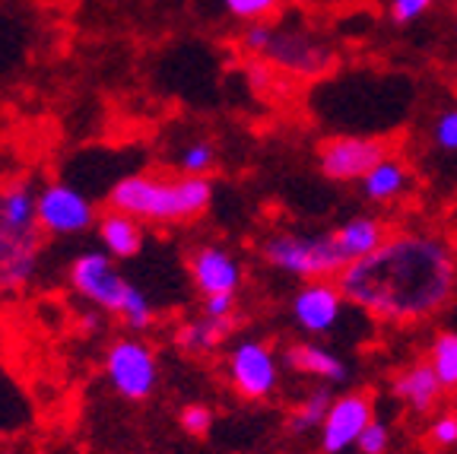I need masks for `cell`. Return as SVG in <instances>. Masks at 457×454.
Listing matches in <instances>:
<instances>
[{
	"instance_id": "27",
	"label": "cell",
	"mask_w": 457,
	"mask_h": 454,
	"mask_svg": "<svg viewBox=\"0 0 457 454\" xmlns=\"http://www.w3.org/2000/svg\"><path fill=\"white\" fill-rule=\"evenodd\" d=\"M179 426L185 429L187 435L200 439V435H207L213 429V410L207 404H187L185 410L179 413Z\"/></svg>"
},
{
	"instance_id": "7",
	"label": "cell",
	"mask_w": 457,
	"mask_h": 454,
	"mask_svg": "<svg viewBox=\"0 0 457 454\" xmlns=\"http://www.w3.org/2000/svg\"><path fill=\"white\" fill-rule=\"evenodd\" d=\"M226 378L238 398L270 400L279 388V359L270 343L245 337L226 356Z\"/></svg>"
},
{
	"instance_id": "4",
	"label": "cell",
	"mask_w": 457,
	"mask_h": 454,
	"mask_svg": "<svg viewBox=\"0 0 457 454\" xmlns=\"http://www.w3.org/2000/svg\"><path fill=\"white\" fill-rule=\"evenodd\" d=\"M67 280L77 296H83L99 312L121 318L130 331H146L156 321V308L146 298V292L130 283L105 251H79L71 261Z\"/></svg>"
},
{
	"instance_id": "12",
	"label": "cell",
	"mask_w": 457,
	"mask_h": 454,
	"mask_svg": "<svg viewBox=\"0 0 457 454\" xmlns=\"http://www.w3.org/2000/svg\"><path fill=\"white\" fill-rule=\"evenodd\" d=\"M289 312H293V321L299 331L321 337L340 324L343 312H346V298H343L337 280H308L293 296Z\"/></svg>"
},
{
	"instance_id": "17",
	"label": "cell",
	"mask_w": 457,
	"mask_h": 454,
	"mask_svg": "<svg viewBox=\"0 0 457 454\" xmlns=\"http://www.w3.org/2000/svg\"><path fill=\"white\" fill-rule=\"evenodd\" d=\"M387 235H391L387 223L381 220V216H371V214H356L334 229V241H337V248H340V255L346 264L371 255V251L378 248Z\"/></svg>"
},
{
	"instance_id": "2",
	"label": "cell",
	"mask_w": 457,
	"mask_h": 454,
	"mask_svg": "<svg viewBox=\"0 0 457 454\" xmlns=\"http://www.w3.org/2000/svg\"><path fill=\"white\" fill-rule=\"evenodd\" d=\"M210 204H213V181L191 175L169 178L159 172H134L108 191V206L134 216L143 226L191 223L207 214Z\"/></svg>"
},
{
	"instance_id": "16",
	"label": "cell",
	"mask_w": 457,
	"mask_h": 454,
	"mask_svg": "<svg viewBox=\"0 0 457 454\" xmlns=\"http://www.w3.org/2000/svg\"><path fill=\"white\" fill-rule=\"evenodd\" d=\"M96 232H99L102 251L112 255L114 261H130V257H137L143 251V241H146L143 223L128 214H118L112 206L96 220Z\"/></svg>"
},
{
	"instance_id": "21",
	"label": "cell",
	"mask_w": 457,
	"mask_h": 454,
	"mask_svg": "<svg viewBox=\"0 0 457 454\" xmlns=\"http://www.w3.org/2000/svg\"><path fill=\"white\" fill-rule=\"evenodd\" d=\"M330 404H334V391H330V384H318V388H312L305 398L293 407V413H289V419H286V429H289L293 435L318 433L324 416H328Z\"/></svg>"
},
{
	"instance_id": "13",
	"label": "cell",
	"mask_w": 457,
	"mask_h": 454,
	"mask_svg": "<svg viewBox=\"0 0 457 454\" xmlns=\"http://www.w3.org/2000/svg\"><path fill=\"white\" fill-rule=\"evenodd\" d=\"M187 273H191V283L200 296H238L245 280V270L238 264V257L232 255L222 245H197L187 255Z\"/></svg>"
},
{
	"instance_id": "10",
	"label": "cell",
	"mask_w": 457,
	"mask_h": 454,
	"mask_svg": "<svg viewBox=\"0 0 457 454\" xmlns=\"http://www.w3.org/2000/svg\"><path fill=\"white\" fill-rule=\"evenodd\" d=\"M45 235L38 226H0V292H20L38 277Z\"/></svg>"
},
{
	"instance_id": "20",
	"label": "cell",
	"mask_w": 457,
	"mask_h": 454,
	"mask_svg": "<svg viewBox=\"0 0 457 454\" xmlns=\"http://www.w3.org/2000/svg\"><path fill=\"white\" fill-rule=\"evenodd\" d=\"M36 188L16 178L0 188V226L32 229L36 226Z\"/></svg>"
},
{
	"instance_id": "1",
	"label": "cell",
	"mask_w": 457,
	"mask_h": 454,
	"mask_svg": "<svg viewBox=\"0 0 457 454\" xmlns=\"http://www.w3.org/2000/svg\"><path fill=\"white\" fill-rule=\"evenodd\" d=\"M346 306L385 324H420L457 296V255L448 239L420 229L391 232L371 255L337 273Z\"/></svg>"
},
{
	"instance_id": "18",
	"label": "cell",
	"mask_w": 457,
	"mask_h": 454,
	"mask_svg": "<svg viewBox=\"0 0 457 454\" xmlns=\"http://www.w3.org/2000/svg\"><path fill=\"white\" fill-rule=\"evenodd\" d=\"M359 188H362L365 200L387 206L403 198V194H410V188H413V169H410L403 159L387 153V156L359 181Z\"/></svg>"
},
{
	"instance_id": "31",
	"label": "cell",
	"mask_w": 457,
	"mask_h": 454,
	"mask_svg": "<svg viewBox=\"0 0 457 454\" xmlns=\"http://www.w3.org/2000/svg\"><path fill=\"white\" fill-rule=\"evenodd\" d=\"M102 327V312L99 308H93V312H83L77 318V331H83V334H96Z\"/></svg>"
},
{
	"instance_id": "6",
	"label": "cell",
	"mask_w": 457,
	"mask_h": 454,
	"mask_svg": "<svg viewBox=\"0 0 457 454\" xmlns=\"http://www.w3.org/2000/svg\"><path fill=\"white\" fill-rule=\"evenodd\" d=\"M105 378L124 400H150L159 388V356L143 337H118L105 349Z\"/></svg>"
},
{
	"instance_id": "14",
	"label": "cell",
	"mask_w": 457,
	"mask_h": 454,
	"mask_svg": "<svg viewBox=\"0 0 457 454\" xmlns=\"http://www.w3.org/2000/svg\"><path fill=\"white\" fill-rule=\"evenodd\" d=\"M283 366L295 375H308V378H318L324 384H343L350 382V366L343 362V356H337L334 349L321 347V343H312V340H299V343H289L283 353Z\"/></svg>"
},
{
	"instance_id": "28",
	"label": "cell",
	"mask_w": 457,
	"mask_h": 454,
	"mask_svg": "<svg viewBox=\"0 0 457 454\" xmlns=\"http://www.w3.org/2000/svg\"><path fill=\"white\" fill-rule=\"evenodd\" d=\"M428 441L442 451L448 448H457V413H442V416L432 419V426H428Z\"/></svg>"
},
{
	"instance_id": "30",
	"label": "cell",
	"mask_w": 457,
	"mask_h": 454,
	"mask_svg": "<svg viewBox=\"0 0 457 454\" xmlns=\"http://www.w3.org/2000/svg\"><path fill=\"white\" fill-rule=\"evenodd\" d=\"M200 315H210V318H236V296H204V308Z\"/></svg>"
},
{
	"instance_id": "25",
	"label": "cell",
	"mask_w": 457,
	"mask_h": 454,
	"mask_svg": "<svg viewBox=\"0 0 457 454\" xmlns=\"http://www.w3.org/2000/svg\"><path fill=\"white\" fill-rule=\"evenodd\" d=\"M391 448V426H387L385 419H371L365 433L359 435L356 441V451L359 454H387Z\"/></svg>"
},
{
	"instance_id": "11",
	"label": "cell",
	"mask_w": 457,
	"mask_h": 454,
	"mask_svg": "<svg viewBox=\"0 0 457 454\" xmlns=\"http://www.w3.org/2000/svg\"><path fill=\"white\" fill-rule=\"evenodd\" d=\"M375 419V400L365 391H346L334 398L328 416L321 423V454H346L356 448L359 435Z\"/></svg>"
},
{
	"instance_id": "15",
	"label": "cell",
	"mask_w": 457,
	"mask_h": 454,
	"mask_svg": "<svg viewBox=\"0 0 457 454\" xmlns=\"http://www.w3.org/2000/svg\"><path fill=\"white\" fill-rule=\"evenodd\" d=\"M391 394L403 407H410L413 413H428L432 407H438L445 388L436 378V372H432V366L422 359V362L403 366V369L391 378Z\"/></svg>"
},
{
	"instance_id": "23",
	"label": "cell",
	"mask_w": 457,
	"mask_h": 454,
	"mask_svg": "<svg viewBox=\"0 0 457 454\" xmlns=\"http://www.w3.org/2000/svg\"><path fill=\"white\" fill-rule=\"evenodd\" d=\"M216 165V147L210 140H191L175 153V169L179 175L207 178Z\"/></svg>"
},
{
	"instance_id": "24",
	"label": "cell",
	"mask_w": 457,
	"mask_h": 454,
	"mask_svg": "<svg viewBox=\"0 0 457 454\" xmlns=\"http://www.w3.org/2000/svg\"><path fill=\"white\" fill-rule=\"evenodd\" d=\"M222 7L228 16H236L242 22H261L277 13L283 7V0H222Z\"/></svg>"
},
{
	"instance_id": "5",
	"label": "cell",
	"mask_w": 457,
	"mask_h": 454,
	"mask_svg": "<svg viewBox=\"0 0 457 454\" xmlns=\"http://www.w3.org/2000/svg\"><path fill=\"white\" fill-rule=\"evenodd\" d=\"M261 257L273 270L295 280H337V273L346 267L334 232H273L261 245Z\"/></svg>"
},
{
	"instance_id": "29",
	"label": "cell",
	"mask_w": 457,
	"mask_h": 454,
	"mask_svg": "<svg viewBox=\"0 0 457 454\" xmlns=\"http://www.w3.org/2000/svg\"><path fill=\"white\" fill-rule=\"evenodd\" d=\"M432 7H436V0H391V20L397 26H410V22L422 20Z\"/></svg>"
},
{
	"instance_id": "26",
	"label": "cell",
	"mask_w": 457,
	"mask_h": 454,
	"mask_svg": "<svg viewBox=\"0 0 457 454\" xmlns=\"http://www.w3.org/2000/svg\"><path fill=\"white\" fill-rule=\"evenodd\" d=\"M432 143L442 153H454L457 156V108H445L432 124Z\"/></svg>"
},
{
	"instance_id": "3",
	"label": "cell",
	"mask_w": 457,
	"mask_h": 454,
	"mask_svg": "<svg viewBox=\"0 0 457 454\" xmlns=\"http://www.w3.org/2000/svg\"><path fill=\"white\" fill-rule=\"evenodd\" d=\"M238 48L289 80H321L337 67V48L308 29L248 22L238 36Z\"/></svg>"
},
{
	"instance_id": "22",
	"label": "cell",
	"mask_w": 457,
	"mask_h": 454,
	"mask_svg": "<svg viewBox=\"0 0 457 454\" xmlns=\"http://www.w3.org/2000/svg\"><path fill=\"white\" fill-rule=\"evenodd\" d=\"M428 366L445 391H457V331H438L428 343Z\"/></svg>"
},
{
	"instance_id": "19",
	"label": "cell",
	"mask_w": 457,
	"mask_h": 454,
	"mask_svg": "<svg viewBox=\"0 0 457 454\" xmlns=\"http://www.w3.org/2000/svg\"><path fill=\"white\" fill-rule=\"evenodd\" d=\"M236 331V318H210V315H197V318L185 321L175 327V347L187 356H207L222 347L228 334Z\"/></svg>"
},
{
	"instance_id": "9",
	"label": "cell",
	"mask_w": 457,
	"mask_h": 454,
	"mask_svg": "<svg viewBox=\"0 0 457 454\" xmlns=\"http://www.w3.org/2000/svg\"><path fill=\"white\" fill-rule=\"evenodd\" d=\"M387 153H391L387 143L375 140V137H330L318 147V169L337 185H353V181H362Z\"/></svg>"
},
{
	"instance_id": "32",
	"label": "cell",
	"mask_w": 457,
	"mask_h": 454,
	"mask_svg": "<svg viewBox=\"0 0 457 454\" xmlns=\"http://www.w3.org/2000/svg\"><path fill=\"white\" fill-rule=\"evenodd\" d=\"M454 29H457V20H454Z\"/></svg>"
},
{
	"instance_id": "8",
	"label": "cell",
	"mask_w": 457,
	"mask_h": 454,
	"mask_svg": "<svg viewBox=\"0 0 457 454\" xmlns=\"http://www.w3.org/2000/svg\"><path fill=\"white\" fill-rule=\"evenodd\" d=\"M96 220H99L96 204L79 188L51 181L36 194V226L42 229V235L71 239V235L89 232Z\"/></svg>"
}]
</instances>
